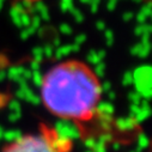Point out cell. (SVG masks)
Segmentation results:
<instances>
[{"label": "cell", "instance_id": "1", "mask_svg": "<svg viewBox=\"0 0 152 152\" xmlns=\"http://www.w3.org/2000/svg\"><path fill=\"white\" fill-rule=\"evenodd\" d=\"M97 73L84 61L68 59L50 67L41 79L45 108L54 116L79 126L91 121L102 99Z\"/></svg>", "mask_w": 152, "mask_h": 152}, {"label": "cell", "instance_id": "2", "mask_svg": "<svg viewBox=\"0 0 152 152\" xmlns=\"http://www.w3.org/2000/svg\"><path fill=\"white\" fill-rule=\"evenodd\" d=\"M72 146L69 138L61 135L52 126L41 124L36 132L18 137L0 152H71Z\"/></svg>", "mask_w": 152, "mask_h": 152}, {"label": "cell", "instance_id": "3", "mask_svg": "<svg viewBox=\"0 0 152 152\" xmlns=\"http://www.w3.org/2000/svg\"><path fill=\"white\" fill-rule=\"evenodd\" d=\"M146 1H148V0H146Z\"/></svg>", "mask_w": 152, "mask_h": 152}]
</instances>
